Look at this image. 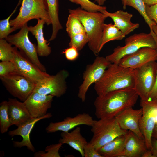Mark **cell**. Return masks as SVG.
Wrapping results in <instances>:
<instances>
[{
    "label": "cell",
    "mask_w": 157,
    "mask_h": 157,
    "mask_svg": "<svg viewBox=\"0 0 157 157\" xmlns=\"http://www.w3.org/2000/svg\"><path fill=\"white\" fill-rule=\"evenodd\" d=\"M66 31L70 37L80 33L85 32L79 19L74 15L69 14L66 24Z\"/></svg>",
    "instance_id": "obj_28"
},
{
    "label": "cell",
    "mask_w": 157,
    "mask_h": 157,
    "mask_svg": "<svg viewBox=\"0 0 157 157\" xmlns=\"http://www.w3.org/2000/svg\"><path fill=\"white\" fill-rule=\"evenodd\" d=\"M94 1L97 3L98 4L102 6L104 4L106 0H94Z\"/></svg>",
    "instance_id": "obj_44"
},
{
    "label": "cell",
    "mask_w": 157,
    "mask_h": 157,
    "mask_svg": "<svg viewBox=\"0 0 157 157\" xmlns=\"http://www.w3.org/2000/svg\"><path fill=\"white\" fill-rule=\"evenodd\" d=\"M144 3L149 6L157 4V0H143Z\"/></svg>",
    "instance_id": "obj_41"
},
{
    "label": "cell",
    "mask_w": 157,
    "mask_h": 157,
    "mask_svg": "<svg viewBox=\"0 0 157 157\" xmlns=\"http://www.w3.org/2000/svg\"><path fill=\"white\" fill-rule=\"evenodd\" d=\"M151 151L153 157H157V139L152 138Z\"/></svg>",
    "instance_id": "obj_40"
},
{
    "label": "cell",
    "mask_w": 157,
    "mask_h": 157,
    "mask_svg": "<svg viewBox=\"0 0 157 157\" xmlns=\"http://www.w3.org/2000/svg\"><path fill=\"white\" fill-rule=\"evenodd\" d=\"M12 125L8 113V101H3L0 104V130L1 133L6 132Z\"/></svg>",
    "instance_id": "obj_29"
},
{
    "label": "cell",
    "mask_w": 157,
    "mask_h": 157,
    "mask_svg": "<svg viewBox=\"0 0 157 157\" xmlns=\"http://www.w3.org/2000/svg\"><path fill=\"white\" fill-rule=\"evenodd\" d=\"M52 117L51 113H48L43 117L32 118L22 124L15 129L10 131L8 133L9 135L13 137L15 135H20L22 138L20 142L13 141L14 146L15 147L21 148L26 146L29 150L34 152L35 148L31 143L30 139V134L35 124L39 121L46 119H49Z\"/></svg>",
    "instance_id": "obj_18"
},
{
    "label": "cell",
    "mask_w": 157,
    "mask_h": 157,
    "mask_svg": "<svg viewBox=\"0 0 157 157\" xmlns=\"http://www.w3.org/2000/svg\"><path fill=\"white\" fill-rule=\"evenodd\" d=\"M54 97L33 92L24 103L32 118L40 117L47 114Z\"/></svg>",
    "instance_id": "obj_16"
},
{
    "label": "cell",
    "mask_w": 157,
    "mask_h": 157,
    "mask_svg": "<svg viewBox=\"0 0 157 157\" xmlns=\"http://www.w3.org/2000/svg\"><path fill=\"white\" fill-rule=\"evenodd\" d=\"M63 144L58 142L47 146L45 149L46 153L42 151H39L35 153L34 156L41 157H60L59 151Z\"/></svg>",
    "instance_id": "obj_34"
},
{
    "label": "cell",
    "mask_w": 157,
    "mask_h": 157,
    "mask_svg": "<svg viewBox=\"0 0 157 157\" xmlns=\"http://www.w3.org/2000/svg\"><path fill=\"white\" fill-rule=\"evenodd\" d=\"M69 12L76 16L82 24L89 38V48L95 55L97 56L100 51L104 21L108 17L100 11L88 12L80 7L69 9Z\"/></svg>",
    "instance_id": "obj_3"
},
{
    "label": "cell",
    "mask_w": 157,
    "mask_h": 157,
    "mask_svg": "<svg viewBox=\"0 0 157 157\" xmlns=\"http://www.w3.org/2000/svg\"><path fill=\"white\" fill-rule=\"evenodd\" d=\"M135 69L111 63L94 83V89L97 96H101L116 90L135 88Z\"/></svg>",
    "instance_id": "obj_2"
},
{
    "label": "cell",
    "mask_w": 157,
    "mask_h": 157,
    "mask_svg": "<svg viewBox=\"0 0 157 157\" xmlns=\"http://www.w3.org/2000/svg\"><path fill=\"white\" fill-rule=\"evenodd\" d=\"M16 72L15 66L12 61H1L0 63V76H3Z\"/></svg>",
    "instance_id": "obj_35"
},
{
    "label": "cell",
    "mask_w": 157,
    "mask_h": 157,
    "mask_svg": "<svg viewBox=\"0 0 157 157\" xmlns=\"http://www.w3.org/2000/svg\"><path fill=\"white\" fill-rule=\"evenodd\" d=\"M148 100H157V73L155 84L149 95Z\"/></svg>",
    "instance_id": "obj_39"
},
{
    "label": "cell",
    "mask_w": 157,
    "mask_h": 157,
    "mask_svg": "<svg viewBox=\"0 0 157 157\" xmlns=\"http://www.w3.org/2000/svg\"><path fill=\"white\" fill-rule=\"evenodd\" d=\"M33 19H43L47 25L51 24L46 0H22L18 15L10 20V23L11 26L16 30Z\"/></svg>",
    "instance_id": "obj_4"
},
{
    "label": "cell",
    "mask_w": 157,
    "mask_h": 157,
    "mask_svg": "<svg viewBox=\"0 0 157 157\" xmlns=\"http://www.w3.org/2000/svg\"><path fill=\"white\" fill-rule=\"evenodd\" d=\"M140 106L143 114L139 121V127L148 150H151L152 133L157 123V100H141Z\"/></svg>",
    "instance_id": "obj_12"
},
{
    "label": "cell",
    "mask_w": 157,
    "mask_h": 157,
    "mask_svg": "<svg viewBox=\"0 0 157 157\" xmlns=\"http://www.w3.org/2000/svg\"><path fill=\"white\" fill-rule=\"evenodd\" d=\"M70 38L69 47H74L78 51L82 49L89 41V38L86 32L77 34Z\"/></svg>",
    "instance_id": "obj_31"
},
{
    "label": "cell",
    "mask_w": 157,
    "mask_h": 157,
    "mask_svg": "<svg viewBox=\"0 0 157 157\" xmlns=\"http://www.w3.org/2000/svg\"><path fill=\"white\" fill-rule=\"evenodd\" d=\"M127 133L117 137L97 151L103 157H119L124 148Z\"/></svg>",
    "instance_id": "obj_24"
},
{
    "label": "cell",
    "mask_w": 157,
    "mask_h": 157,
    "mask_svg": "<svg viewBox=\"0 0 157 157\" xmlns=\"http://www.w3.org/2000/svg\"><path fill=\"white\" fill-rule=\"evenodd\" d=\"M27 23L17 33L9 35L5 39L12 45L15 46L20 51L36 65L40 69L46 72L45 67L41 63L38 56L37 47L30 41Z\"/></svg>",
    "instance_id": "obj_8"
},
{
    "label": "cell",
    "mask_w": 157,
    "mask_h": 157,
    "mask_svg": "<svg viewBox=\"0 0 157 157\" xmlns=\"http://www.w3.org/2000/svg\"><path fill=\"white\" fill-rule=\"evenodd\" d=\"M91 127L93 135L89 142L97 150L117 137L126 134L128 131L120 127L115 117L94 120Z\"/></svg>",
    "instance_id": "obj_6"
},
{
    "label": "cell",
    "mask_w": 157,
    "mask_h": 157,
    "mask_svg": "<svg viewBox=\"0 0 157 157\" xmlns=\"http://www.w3.org/2000/svg\"><path fill=\"white\" fill-rule=\"evenodd\" d=\"M123 8L125 9L127 6H131L137 10L142 16L150 29V33L157 40V36L153 31L156 24L155 22L150 19L148 17L145 10V4L143 0H122Z\"/></svg>",
    "instance_id": "obj_26"
},
{
    "label": "cell",
    "mask_w": 157,
    "mask_h": 157,
    "mask_svg": "<svg viewBox=\"0 0 157 157\" xmlns=\"http://www.w3.org/2000/svg\"><path fill=\"white\" fill-rule=\"evenodd\" d=\"M8 113L12 125L18 127L32 118L24 102L8 99Z\"/></svg>",
    "instance_id": "obj_21"
},
{
    "label": "cell",
    "mask_w": 157,
    "mask_h": 157,
    "mask_svg": "<svg viewBox=\"0 0 157 157\" xmlns=\"http://www.w3.org/2000/svg\"><path fill=\"white\" fill-rule=\"evenodd\" d=\"M157 61V49L144 47L125 56L119 61V65L135 69L151 61Z\"/></svg>",
    "instance_id": "obj_14"
},
{
    "label": "cell",
    "mask_w": 157,
    "mask_h": 157,
    "mask_svg": "<svg viewBox=\"0 0 157 157\" xmlns=\"http://www.w3.org/2000/svg\"><path fill=\"white\" fill-rule=\"evenodd\" d=\"M69 75L68 72L65 69L60 70L55 75H50L38 81L33 92L60 97L66 91V80Z\"/></svg>",
    "instance_id": "obj_11"
},
{
    "label": "cell",
    "mask_w": 157,
    "mask_h": 157,
    "mask_svg": "<svg viewBox=\"0 0 157 157\" xmlns=\"http://www.w3.org/2000/svg\"><path fill=\"white\" fill-rule=\"evenodd\" d=\"M110 18L115 26L119 28L125 35L129 34L139 27V24L133 23L131 21L133 15L126 11L119 10L113 13H110L106 10L100 11Z\"/></svg>",
    "instance_id": "obj_19"
},
{
    "label": "cell",
    "mask_w": 157,
    "mask_h": 157,
    "mask_svg": "<svg viewBox=\"0 0 157 157\" xmlns=\"http://www.w3.org/2000/svg\"><path fill=\"white\" fill-rule=\"evenodd\" d=\"M125 36V35L114 24L112 23L104 24L100 47V51L108 42L115 40H122Z\"/></svg>",
    "instance_id": "obj_27"
},
{
    "label": "cell",
    "mask_w": 157,
    "mask_h": 157,
    "mask_svg": "<svg viewBox=\"0 0 157 157\" xmlns=\"http://www.w3.org/2000/svg\"><path fill=\"white\" fill-rule=\"evenodd\" d=\"M84 157H103L89 142L84 147Z\"/></svg>",
    "instance_id": "obj_38"
},
{
    "label": "cell",
    "mask_w": 157,
    "mask_h": 157,
    "mask_svg": "<svg viewBox=\"0 0 157 157\" xmlns=\"http://www.w3.org/2000/svg\"><path fill=\"white\" fill-rule=\"evenodd\" d=\"M111 63L106 58L97 56L92 63L87 65L83 74V83L79 87L78 96L85 101L86 94L90 86L97 81Z\"/></svg>",
    "instance_id": "obj_10"
},
{
    "label": "cell",
    "mask_w": 157,
    "mask_h": 157,
    "mask_svg": "<svg viewBox=\"0 0 157 157\" xmlns=\"http://www.w3.org/2000/svg\"><path fill=\"white\" fill-rule=\"evenodd\" d=\"M80 127L77 126L70 132H62L61 138L58 142L66 144L79 152L82 157H84V147L88 143L82 136Z\"/></svg>",
    "instance_id": "obj_22"
},
{
    "label": "cell",
    "mask_w": 157,
    "mask_h": 157,
    "mask_svg": "<svg viewBox=\"0 0 157 157\" xmlns=\"http://www.w3.org/2000/svg\"><path fill=\"white\" fill-rule=\"evenodd\" d=\"M151 137L152 138L157 139V123L156 124L153 129Z\"/></svg>",
    "instance_id": "obj_42"
},
{
    "label": "cell",
    "mask_w": 157,
    "mask_h": 157,
    "mask_svg": "<svg viewBox=\"0 0 157 157\" xmlns=\"http://www.w3.org/2000/svg\"><path fill=\"white\" fill-rule=\"evenodd\" d=\"M147 150L145 139L128 130L124 148L119 157H142Z\"/></svg>",
    "instance_id": "obj_20"
},
{
    "label": "cell",
    "mask_w": 157,
    "mask_h": 157,
    "mask_svg": "<svg viewBox=\"0 0 157 157\" xmlns=\"http://www.w3.org/2000/svg\"><path fill=\"white\" fill-rule=\"evenodd\" d=\"M37 23L35 26H28V30L34 36L37 41V51L38 56L47 57L51 52V49L47 44L48 41L46 40L44 35L43 27L45 20L42 19L37 20Z\"/></svg>",
    "instance_id": "obj_23"
},
{
    "label": "cell",
    "mask_w": 157,
    "mask_h": 157,
    "mask_svg": "<svg viewBox=\"0 0 157 157\" xmlns=\"http://www.w3.org/2000/svg\"><path fill=\"white\" fill-rule=\"evenodd\" d=\"M69 0L72 3L80 5L82 9L88 12L100 11L106 9V7L95 4L90 0Z\"/></svg>",
    "instance_id": "obj_32"
},
{
    "label": "cell",
    "mask_w": 157,
    "mask_h": 157,
    "mask_svg": "<svg viewBox=\"0 0 157 157\" xmlns=\"http://www.w3.org/2000/svg\"><path fill=\"white\" fill-rule=\"evenodd\" d=\"M13 47L5 39H0V60L2 61H12Z\"/></svg>",
    "instance_id": "obj_30"
},
{
    "label": "cell",
    "mask_w": 157,
    "mask_h": 157,
    "mask_svg": "<svg viewBox=\"0 0 157 157\" xmlns=\"http://www.w3.org/2000/svg\"><path fill=\"white\" fill-rule=\"evenodd\" d=\"M145 10L149 18L156 24L157 31V4L149 6L145 4ZM155 34L157 36V31Z\"/></svg>",
    "instance_id": "obj_36"
},
{
    "label": "cell",
    "mask_w": 157,
    "mask_h": 157,
    "mask_svg": "<svg viewBox=\"0 0 157 157\" xmlns=\"http://www.w3.org/2000/svg\"><path fill=\"white\" fill-rule=\"evenodd\" d=\"M94 120L88 113H83L78 114L74 117H67L62 121L51 122L46 127L47 133H53L58 131L68 132L81 125L92 126Z\"/></svg>",
    "instance_id": "obj_15"
},
{
    "label": "cell",
    "mask_w": 157,
    "mask_h": 157,
    "mask_svg": "<svg viewBox=\"0 0 157 157\" xmlns=\"http://www.w3.org/2000/svg\"><path fill=\"white\" fill-rule=\"evenodd\" d=\"M78 50L75 47H69L65 49L62 53H64L65 57L68 60L73 61L76 60L78 57L79 54Z\"/></svg>",
    "instance_id": "obj_37"
},
{
    "label": "cell",
    "mask_w": 157,
    "mask_h": 157,
    "mask_svg": "<svg viewBox=\"0 0 157 157\" xmlns=\"http://www.w3.org/2000/svg\"><path fill=\"white\" fill-rule=\"evenodd\" d=\"M157 73V62H149L135 69V89L141 100H148L149 95L155 84Z\"/></svg>",
    "instance_id": "obj_9"
},
{
    "label": "cell",
    "mask_w": 157,
    "mask_h": 157,
    "mask_svg": "<svg viewBox=\"0 0 157 157\" xmlns=\"http://www.w3.org/2000/svg\"><path fill=\"white\" fill-rule=\"evenodd\" d=\"M0 79L7 91L23 102L33 92L36 83L16 72L0 76Z\"/></svg>",
    "instance_id": "obj_7"
},
{
    "label": "cell",
    "mask_w": 157,
    "mask_h": 157,
    "mask_svg": "<svg viewBox=\"0 0 157 157\" xmlns=\"http://www.w3.org/2000/svg\"><path fill=\"white\" fill-rule=\"evenodd\" d=\"M18 6L7 18L0 21V39H5L10 33L16 30L11 26L10 20L16 11Z\"/></svg>",
    "instance_id": "obj_33"
},
{
    "label": "cell",
    "mask_w": 157,
    "mask_h": 157,
    "mask_svg": "<svg viewBox=\"0 0 157 157\" xmlns=\"http://www.w3.org/2000/svg\"><path fill=\"white\" fill-rule=\"evenodd\" d=\"M138 97L135 89L131 88L116 90L97 96L94 102L95 115L99 119L115 117L126 109L133 107Z\"/></svg>",
    "instance_id": "obj_1"
},
{
    "label": "cell",
    "mask_w": 157,
    "mask_h": 157,
    "mask_svg": "<svg viewBox=\"0 0 157 157\" xmlns=\"http://www.w3.org/2000/svg\"><path fill=\"white\" fill-rule=\"evenodd\" d=\"M144 47L157 49V40L150 33H135L126 38L124 46H117L112 53L106 58L111 63L118 64L123 57Z\"/></svg>",
    "instance_id": "obj_5"
},
{
    "label": "cell",
    "mask_w": 157,
    "mask_h": 157,
    "mask_svg": "<svg viewBox=\"0 0 157 157\" xmlns=\"http://www.w3.org/2000/svg\"><path fill=\"white\" fill-rule=\"evenodd\" d=\"M13 55L12 61L15 66L16 72L35 82L37 83L50 75L40 69L15 46L13 47Z\"/></svg>",
    "instance_id": "obj_13"
},
{
    "label": "cell",
    "mask_w": 157,
    "mask_h": 157,
    "mask_svg": "<svg viewBox=\"0 0 157 157\" xmlns=\"http://www.w3.org/2000/svg\"><path fill=\"white\" fill-rule=\"evenodd\" d=\"M48 12L52 25V33L49 41L55 39L58 31L62 29L63 27L58 17V0H46Z\"/></svg>",
    "instance_id": "obj_25"
},
{
    "label": "cell",
    "mask_w": 157,
    "mask_h": 157,
    "mask_svg": "<svg viewBox=\"0 0 157 157\" xmlns=\"http://www.w3.org/2000/svg\"><path fill=\"white\" fill-rule=\"evenodd\" d=\"M142 157H153L151 151L147 150L142 155Z\"/></svg>",
    "instance_id": "obj_43"
},
{
    "label": "cell",
    "mask_w": 157,
    "mask_h": 157,
    "mask_svg": "<svg viewBox=\"0 0 157 157\" xmlns=\"http://www.w3.org/2000/svg\"><path fill=\"white\" fill-rule=\"evenodd\" d=\"M142 114V108L135 110L130 107L124 110L115 118L122 129L130 130L139 137L144 139L139 126V121Z\"/></svg>",
    "instance_id": "obj_17"
}]
</instances>
